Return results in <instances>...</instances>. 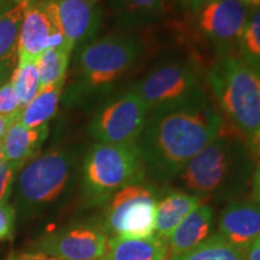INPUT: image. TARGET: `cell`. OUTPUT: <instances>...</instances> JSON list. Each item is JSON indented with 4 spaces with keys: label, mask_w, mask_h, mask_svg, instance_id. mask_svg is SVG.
<instances>
[{
    "label": "cell",
    "mask_w": 260,
    "mask_h": 260,
    "mask_svg": "<svg viewBox=\"0 0 260 260\" xmlns=\"http://www.w3.org/2000/svg\"><path fill=\"white\" fill-rule=\"evenodd\" d=\"M65 82L40 88L34 99L23 107L18 121L28 128L47 124L58 111Z\"/></svg>",
    "instance_id": "cell-20"
},
{
    "label": "cell",
    "mask_w": 260,
    "mask_h": 260,
    "mask_svg": "<svg viewBox=\"0 0 260 260\" xmlns=\"http://www.w3.org/2000/svg\"><path fill=\"white\" fill-rule=\"evenodd\" d=\"M213 209L209 204H200L180 223L168 239V259L183 254L212 235Z\"/></svg>",
    "instance_id": "cell-15"
},
{
    "label": "cell",
    "mask_w": 260,
    "mask_h": 260,
    "mask_svg": "<svg viewBox=\"0 0 260 260\" xmlns=\"http://www.w3.org/2000/svg\"><path fill=\"white\" fill-rule=\"evenodd\" d=\"M144 181L145 169L136 144L96 142L84 155L81 187L89 206L106 204L118 190Z\"/></svg>",
    "instance_id": "cell-5"
},
{
    "label": "cell",
    "mask_w": 260,
    "mask_h": 260,
    "mask_svg": "<svg viewBox=\"0 0 260 260\" xmlns=\"http://www.w3.org/2000/svg\"><path fill=\"white\" fill-rule=\"evenodd\" d=\"M239 2H241V3H243V4H246V5L249 6V0H239Z\"/></svg>",
    "instance_id": "cell-39"
},
{
    "label": "cell",
    "mask_w": 260,
    "mask_h": 260,
    "mask_svg": "<svg viewBox=\"0 0 260 260\" xmlns=\"http://www.w3.org/2000/svg\"><path fill=\"white\" fill-rule=\"evenodd\" d=\"M255 155L230 123L205 146L176 177L180 190L198 199L228 201L246 189L254 171Z\"/></svg>",
    "instance_id": "cell-2"
},
{
    "label": "cell",
    "mask_w": 260,
    "mask_h": 260,
    "mask_svg": "<svg viewBox=\"0 0 260 260\" xmlns=\"http://www.w3.org/2000/svg\"><path fill=\"white\" fill-rule=\"evenodd\" d=\"M14 4L15 3L9 2V0H0V15L4 14L6 10H9Z\"/></svg>",
    "instance_id": "cell-34"
},
{
    "label": "cell",
    "mask_w": 260,
    "mask_h": 260,
    "mask_svg": "<svg viewBox=\"0 0 260 260\" xmlns=\"http://www.w3.org/2000/svg\"><path fill=\"white\" fill-rule=\"evenodd\" d=\"M10 82L14 86L21 106H27L40 90V80L35 60L17 59Z\"/></svg>",
    "instance_id": "cell-24"
},
{
    "label": "cell",
    "mask_w": 260,
    "mask_h": 260,
    "mask_svg": "<svg viewBox=\"0 0 260 260\" xmlns=\"http://www.w3.org/2000/svg\"><path fill=\"white\" fill-rule=\"evenodd\" d=\"M48 134V124L28 128L19 121H16L3 138L5 160L21 162L24 165L30 159L37 157Z\"/></svg>",
    "instance_id": "cell-18"
},
{
    "label": "cell",
    "mask_w": 260,
    "mask_h": 260,
    "mask_svg": "<svg viewBox=\"0 0 260 260\" xmlns=\"http://www.w3.org/2000/svg\"><path fill=\"white\" fill-rule=\"evenodd\" d=\"M109 239L103 224L75 223L47 233L22 255L28 260H102Z\"/></svg>",
    "instance_id": "cell-9"
},
{
    "label": "cell",
    "mask_w": 260,
    "mask_h": 260,
    "mask_svg": "<svg viewBox=\"0 0 260 260\" xmlns=\"http://www.w3.org/2000/svg\"><path fill=\"white\" fill-rule=\"evenodd\" d=\"M201 203L194 195L180 189L161 190L157 203L154 234L168 241L180 223Z\"/></svg>",
    "instance_id": "cell-16"
},
{
    "label": "cell",
    "mask_w": 260,
    "mask_h": 260,
    "mask_svg": "<svg viewBox=\"0 0 260 260\" xmlns=\"http://www.w3.org/2000/svg\"><path fill=\"white\" fill-rule=\"evenodd\" d=\"M251 8L239 0H209L195 17V31L220 53L230 56L237 50Z\"/></svg>",
    "instance_id": "cell-11"
},
{
    "label": "cell",
    "mask_w": 260,
    "mask_h": 260,
    "mask_svg": "<svg viewBox=\"0 0 260 260\" xmlns=\"http://www.w3.org/2000/svg\"><path fill=\"white\" fill-rule=\"evenodd\" d=\"M76 154L56 148L25 162L16 178V204L27 213L40 212L60 201L74 182Z\"/></svg>",
    "instance_id": "cell-6"
},
{
    "label": "cell",
    "mask_w": 260,
    "mask_h": 260,
    "mask_svg": "<svg viewBox=\"0 0 260 260\" xmlns=\"http://www.w3.org/2000/svg\"><path fill=\"white\" fill-rule=\"evenodd\" d=\"M217 106L260 158V74L239 57H219L207 74Z\"/></svg>",
    "instance_id": "cell-3"
},
{
    "label": "cell",
    "mask_w": 260,
    "mask_h": 260,
    "mask_svg": "<svg viewBox=\"0 0 260 260\" xmlns=\"http://www.w3.org/2000/svg\"><path fill=\"white\" fill-rule=\"evenodd\" d=\"M21 112L15 113V115H10V116L0 115V140H3V138H4L6 132L10 129V126L14 124L16 121H18Z\"/></svg>",
    "instance_id": "cell-32"
},
{
    "label": "cell",
    "mask_w": 260,
    "mask_h": 260,
    "mask_svg": "<svg viewBox=\"0 0 260 260\" xmlns=\"http://www.w3.org/2000/svg\"><path fill=\"white\" fill-rule=\"evenodd\" d=\"M174 2L186 14L195 15L209 0H174Z\"/></svg>",
    "instance_id": "cell-30"
},
{
    "label": "cell",
    "mask_w": 260,
    "mask_h": 260,
    "mask_svg": "<svg viewBox=\"0 0 260 260\" xmlns=\"http://www.w3.org/2000/svg\"><path fill=\"white\" fill-rule=\"evenodd\" d=\"M9 260H28V259H25L23 255H18V256H11V258H9Z\"/></svg>",
    "instance_id": "cell-38"
},
{
    "label": "cell",
    "mask_w": 260,
    "mask_h": 260,
    "mask_svg": "<svg viewBox=\"0 0 260 260\" xmlns=\"http://www.w3.org/2000/svg\"><path fill=\"white\" fill-rule=\"evenodd\" d=\"M70 56L71 52L63 46H59L47 48L35 59L40 88L65 82Z\"/></svg>",
    "instance_id": "cell-21"
},
{
    "label": "cell",
    "mask_w": 260,
    "mask_h": 260,
    "mask_svg": "<svg viewBox=\"0 0 260 260\" xmlns=\"http://www.w3.org/2000/svg\"><path fill=\"white\" fill-rule=\"evenodd\" d=\"M117 24L129 29L147 27L162 11V0H111L110 2Z\"/></svg>",
    "instance_id": "cell-19"
},
{
    "label": "cell",
    "mask_w": 260,
    "mask_h": 260,
    "mask_svg": "<svg viewBox=\"0 0 260 260\" xmlns=\"http://www.w3.org/2000/svg\"><path fill=\"white\" fill-rule=\"evenodd\" d=\"M246 260H260V237L245 253Z\"/></svg>",
    "instance_id": "cell-33"
},
{
    "label": "cell",
    "mask_w": 260,
    "mask_h": 260,
    "mask_svg": "<svg viewBox=\"0 0 260 260\" xmlns=\"http://www.w3.org/2000/svg\"><path fill=\"white\" fill-rule=\"evenodd\" d=\"M148 110L177 105L206 94L197 65L176 60L159 65L129 87Z\"/></svg>",
    "instance_id": "cell-8"
},
{
    "label": "cell",
    "mask_w": 260,
    "mask_h": 260,
    "mask_svg": "<svg viewBox=\"0 0 260 260\" xmlns=\"http://www.w3.org/2000/svg\"><path fill=\"white\" fill-rule=\"evenodd\" d=\"M252 199L260 206V160L255 165L252 175Z\"/></svg>",
    "instance_id": "cell-31"
},
{
    "label": "cell",
    "mask_w": 260,
    "mask_h": 260,
    "mask_svg": "<svg viewBox=\"0 0 260 260\" xmlns=\"http://www.w3.org/2000/svg\"><path fill=\"white\" fill-rule=\"evenodd\" d=\"M30 4V2L17 3L0 15V60L17 53L19 29Z\"/></svg>",
    "instance_id": "cell-22"
},
{
    "label": "cell",
    "mask_w": 260,
    "mask_h": 260,
    "mask_svg": "<svg viewBox=\"0 0 260 260\" xmlns=\"http://www.w3.org/2000/svg\"><path fill=\"white\" fill-rule=\"evenodd\" d=\"M218 106L204 94L189 102L148 112L138 145L146 178L171 183L225 126Z\"/></svg>",
    "instance_id": "cell-1"
},
{
    "label": "cell",
    "mask_w": 260,
    "mask_h": 260,
    "mask_svg": "<svg viewBox=\"0 0 260 260\" xmlns=\"http://www.w3.org/2000/svg\"><path fill=\"white\" fill-rule=\"evenodd\" d=\"M149 110L132 89L113 95L90 119L89 134L104 144H136Z\"/></svg>",
    "instance_id": "cell-10"
},
{
    "label": "cell",
    "mask_w": 260,
    "mask_h": 260,
    "mask_svg": "<svg viewBox=\"0 0 260 260\" xmlns=\"http://www.w3.org/2000/svg\"><path fill=\"white\" fill-rule=\"evenodd\" d=\"M23 164L4 160L0 162V205L8 204L16 178Z\"/></svg>",
    "instance_id": "cell-26"
},
{
    "label": "cell",
    "mask_w": 260,
    "mask_h": 260,
    "mask_svg": "<svg viewBox=\"0 0 260 260\" xmlns=\"http://www.w3.org/2000/svg\"><path fill=\"white\" fill-rule=\"evenodd\" d=\"M16 211L10 204L0 205V241L12 239L15 233Z\"/></svg>",
    "instance_id": "cell-28"
},
{
    "label": "cell",
    "mask_w": 260,
    "mask_h": 260,
    "mask_svg": "<svg viewBox=\"0 0 260 260\" xmlns=\"http://www.w3.org/2000/svg\"><path fill=\"white\" fill-rule=\"evenodd\" d=\"M102 260H168V241L158 235L110 237Z\"/></svg>",
    "instance_id": "cell-17"
},
{
    "label": "cell",
    "mask_w": 260,
    "mask_h": 260,
    "mask_svg": "<svg viewBox=\"0 0 260 260\" xmlns=\"http://www.w3.org/2000/svg\"><path fill=\"white\" fill-rule=\"evenodd\" d=\"M59 46L65 47L64 38L41 4V0L31 3L25 10L19 29L17 59L35 60L47 48Z\"/></svg>",
    "instance_id": "cell-13"
},
{
    "label": "cell",
    "mask_w": 260,
    "mask_h": 260,
    "mask_svg": "<svg viewBox=\"0 0 260 260\" xmlns=\"http://www.w3.org/2000/svg\"><path fill=\"white\" fill-rule=\"evenodd\" d=\"M237 51L240 59L260 74V9L249 11Z\"/></svg>",
    "instance_id": "cell-25"
},
{
    "label": "cell",
    "mask_w": 260,
    "mask_h": 260,
    "mask_svg": "<svg viewBox=\"0 0 260 260\" xmlns=\"http://www.w3.org/2000/svg\"><path fill=\"white\" fill-rule=\"evenodd\" d=\"M9 2L15 3V4H17V3H22V2H30V3H34V2H38V0H9Z\"/></svg>",
    "instance_id": "cell-37"
},
{
    "label": "cell",
    "mask_w": 260,
    "mask_h": 260,
    "mask_svg": "<svg viewBox=\"0 0 260 260\" xmlns=\"http://www.w3.org/2000/svg\"><path fill=\"white\" fill-rule=\"evenodd\" d=\"M5 160V155H4V146H3V140H0V162Z\"/></svg>",
    "instance_id": "cell-36"
},
{
    "label": "cell",
    "mask_w": 260,
    "mask_h": 260,
    "mask_svg": "<svg viewBox=\"0 0 260 260\" xmlns=\"http://www.w3.org/2000/svg\"><path fill=\"white\" fill-rule=\"evenodd\" d=\"M23 110L10 80L0 87V115L10 116Z\"/></svg>",
    "instance_id": "cell-27"
},
{
    "label": "cell",
    "mask_w": 260,
    "mask_h": 260,
    "mask_svg": "<svg viewBox=\"0 0 260 260\" xmlns=\"http://www.w3.org/2000/svg\"><path fill=\"white\" fill-rule=\"evenodd\" d=\"M16 64H17V53L0 60V87L10 80Z\"/></svg>",
    "instance_id": "cell-29"
},
{
    "label": "cell",
    "mask_w": 260,
    "mask_h": 260,
    "mask_svg": "<svg viewBox=\"0 0 260 260\" xmlns=\"http://www.w3.org/2000/svg\"><path fill=\"white\" fill-rule=\"evenodd\" d=\"M249 8L260 9V0H249Z\"/></svg>",
    "instance_id": "cell-35"
},
{
    "label": "cell",
    "mask_w": 260,
    "mask_h": 260,
    "mask_svg": "<svg viewBox=\"0 0 260 260\" xmlns=\"http://www.w3.org/2000/svg\"><path fill=\"white\" fill-rule=\"evenodd\" d=\"M168 260H246L245 254L228 243L218 234H212L199 246Z\"/></svg>",
    "instance_id": "cell-23"
},
{
    "label": "cell",
    "mask_w": 260,
    "mask_h": 260,
    "mask_svg": "<svg viewBox=\"0 0 260 260\" xmlns=\"http://www.w3.org/2000/svg\"><path fill=\"white\" fill-rule=\"evenodd\" d=\"M217 234L245 254L260 237V206L254 201H230L220 213Z\"/></svg>",
    "instance_id": "cell-14"
},
{
    "label": "cell",
    "mask_w": 260,
    "mask_h": 260,
    "mask_svg": "<svg viewBox=\"0 0 260 260\" xmlns=\"http://www.w3.org/2000/svg\"><path fill=\"white\" fill-rule=\"evenodd\" d=\"M99 0H41L45 10L63 35L65 47L73 53L93 41L102 28Z\"/></svg>",
    "instance_id": "cell-12"
},
{
    "label": "cell",
    "mask_w": 260,
    "mask_h": 260,
    "mask_svg": "<svg viewBox=\"0 0 260 260\" xmlns=\"http://www.w3.org/2000/svg\"><path fill=\"white\" fill-rule=\"evenodd\" d=\"M144 52V44L132 32H116L81 47L76 60L77 79L68 90L71 103L109 93Z\"/></svg>",
    "instance_id": "cell-4"
},
{
    "label": "cell",
    "mask_w": 260,
    "mask_h": 260,
    "mask_svg": "<svg viewBox=\"0 0 260 260\" xmlns=\"http://www.w3.org/2000/svg\"><path fill=\"white\" fill-rule=\"evenodd\" d=\"M161 190L147 182L130 184L106 203L103 226L110 237H147L154 234Z\"/></svg>",
    "instance_id": "cell-7"
}]
</instances>
